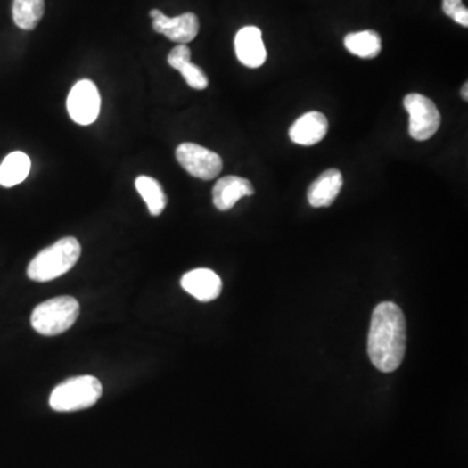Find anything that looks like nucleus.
<instances>
[{
    "label": "nucleus",
    "mask_w": 468,
    "mask_h": 468,
    "mask_svg": "<svg viewBox=\"0 0 468 468\" xmlns=\"http://www.w3.org/2000/svg\"><path fill=\"white\" fill-rule=\"evenodd\" d=\"M135 189L140 193L142 200L147 204L150 214L159 217L167 206V195L160 183L150 176H140L135 178Z\"/></svg>",
    "instance_id": "dca6fc26"
},
{
    "label": "nucleus",
    "mask_w": 468,
    "mask_h": 468,
    "mask_svg": "<svg viewBox=\"0 0 468 468\" xmlns=\"http://www.w3.org/2000/svg\"><path fill=\"white\" fill-rule=\"evenodd\" d=\"M102 384L90 374L65 380L53 390L50 406L59 413L85 410L92 407L102 396Z\"/></svg>",
    "instance_id": "20e7f679"
},
{
    "label": "nucleus",
    "mask_w": 468,
    "mask_h": 468,
    "mask_svg": "<svg viewBox=\"0 0 468 468\" xmlns=\"http://www.w3.org/2000/svg\"><path fill=\"white\" fill-rule=\"evenodd\" d=\"M234 48L238 61L245 67L259 68L267 61V50L259 28L245 27L238 30L235 34Z\"/></svg>",
    "instance_id": "1a4fd4ad"
},
{
    "label": "nucleus",
    "mask_w": 468,
    "mask_h": 468,
    "mask_svg": "<svg viewBox=\"0 0 468 468\" xmlns=\"http://www.w3.org/2000/svg\"><path fill=\"white\" fill-rule=\"evenodd\" d=\"M462 98L464 99V101H468V84L464 85V87H462Z\"/></svg>",
    "instance_id": "412c9836"
},
{
    "label": "nucleus",
    "mask_w": 468,
    "mask_h": 468,
    "mask_svg": "<svg viewBox=\"0 0 468 468\" xmlns=\"http://www.w3.org/2000/svg\"><path fill=\"white\" fill-rule=\"evenodd\" d=\"M152 19V29L163 34L169 41L178 45H186L194 41L200 33V20L192 12L183 13L176 17L164 15L160 10L150 11Z\"/></svg>",
    "instance_id": "6e6552de"
},
{
    "label": "nucleus",
    "mask_w": 468,
    "mask_h": 468,
    "mask_svg": "<svg viewBox=\"0 0 468 468\" xmlns=\"http://www.w3.org/2000/svg\"><path fill=\"white\" fill-rule=\"evenodd\" d=\"M70 119L79 125H90L98 119L101 95L90 79H81L70 90L67 99Z\"/></svg>",
    "instance_id": "0eeeda50"
},
{
    "label": "nucleus",
    "mask_w": 468,
    "mask_h": 468,
    "mask_svg": "<svg viewBox=\"0 0 468 468\" xmlns=\"http://www.w3.org/2000/svg\"><path fill=\"white\" fill-rule=\"evenodd\" d=\"M367 350L371 362L382 373H394L402 365L406 353V319L396 303L382 302L374 308Z\"/></svg>",
    "instance_id": "f257e3e1"
},
{
    "label": "nucleus",
    "mask_w": 468,
    "mask_h": 468,
    "mask_svg": "<svg viewBox=\"0 0 468 468\" xmlns=\"http://www.w3.org/2000/svg\"><path fill=\"white\" fill-rule=\"evenodd\" d=\"M346 50L362 59H374L382 53V37L374 30L357 31L345 37Z\"/></svg>",
    "instance_id": "2eb2a0df"
},
{
    "label": "nucleus",
    "mask_w": 468,
    "mask_h": 468,
    "mask_svg": "<svg viewBox=\"0 0 468 468\" xmlns=\"http://www.w3.org/2000/svg\"><path fill=\"white\" fill-rule=\"evenodd\" d=\"M178 72L181 73L186 84L189 85L192 89L204 90L209 86V78L204 75L202 68L198 65L193 64L192 62H187L184 65Z\"/></svg>",
    "instance_id": "a211bd4d"
},
{
    "label": "nucleus",
    "mask_w": 468,
    "mask_h": 468,
    "mask_svg": "<svg viewBox=\"0 0 468 468\" xmlns=\"http://www.w3.org/2000/svg\"><path fill=\"white\" fill-rule=\"evenodd\" d=\"M81 245L76 238L65 237L42 250L28 267V277L37 283L58 279L78 265Z\"/></svg>",
    "instance_id": "f03ea898"
},
{
    "label": "nucleus",
    "mask_w": 468,
    "mask_h": 468,
    "mask_svg": "<svg viewBox=\"0 0 468 468\" xmlns=\"http://www.w3.org/2000/svg\"><path fill=\"white\" fill-rule=\"evenodd\" d=\"M181 286L200 302H211L220 296L223 283L211 269L197 268L184 275Z\"/></svg>",
    "instance_id": "9d476101"
},
{
    "label": "nucleus",
    "mask_w": 468,
    "mask_h": 468,
    "mask_svg": "<svg viewBox=\"0 0 468 468\" xmlns=\"http://www.w3.org/2000/svg\"><path fill=\"white\" fill-rule=\"evenodd\" d=\"M190 61H192V51L186 45H178L168 55V64L177 70H180Z\"/></svg>",
    "instance_id": "aec40b11"
},
{
    "label": "nucleus",
    "mask_w": 468,
    "mask_h": 468,
    "mask_svg": "<svg viewBox=\"0 0 468 468\" xmlns=\"http://www.w3.org/2000/svg\"><path fill=\"white\" fill-rule=\"evenodd\" d=\"M442 10H444L445 15L453 19L456 24L464 28L468 27V10L464 7L462 0H444Z\"/></svg>",
    "instance_id": "6ab92c4d"
},
{
    "label": "nucleus",
    "mask_w": 468,
    "mask_h": 468,
    "mask_svg": "<svg viewBox=\"0 0 468 468\" xmlns=\"http://www.w3.org/2000/svg\"><path fill=\"white\" fill-rule=\"evenodd\" d=\"M44 15L45 0H13V21L20 29H36Z\"/></svg>",
    "instance_id": "f3484780"
},
{
    "label": "nucleus",
    "mask_w": 468,
    "mask_h": 468,
    "mask_svg": "<svg viewBox=\"0 0 468 468\" xmlns=\"http://www.w3.org/2000/svg\"><path fill=\"white\" fill-rule=\"evenodd\" d=\"M78 315L79 303L76 298H53L34 308L30 317L31 327L44 336H58L75 324Z\"/></svg>",
    "instance_id": "7ed1b4c3"
},
{
    "label": "nucleus",
    "mask_w": 468,
    "mask_h": 468,
    "mask_svg": "<svg viewBox=\"0 0 468 468\" xmlns=\"http://www.w3.org/2000/svg\"><path fill=\"white\" fill-rule=\"evenodd\" d=\"M176 159L190 176L201 180H214L223 169L220 155L192 142L181 144L176 149Z\"/></svg>",
    "instance_id": "423d86ee"
},
{
    "label": "nucleus",
    "mask_w": 468,
    "mask_h": 468,
    "mask_svg": "<svg viewBox=\"0 0 468 468\" xmlns=\"http://www.w3.org/2000/svg\"><path fill=\"white\" fill-rule=\"evenodd\" d=\"M342 185V173L339 169L333 168L323 172L308 187V203L315 209L331 206L339 197Z\"/></svg>",
    "instance_id": "ddd939ff"
},
{
    "label": "nucleus",
    "mask_w": 468,
    "mask_h": 468,
    "mask_svg": "<svg viewBox=\"0 0 468 468\" xmlns=\"http://www.w3.org/2000/svg\"><path fill=\"white\" fill-rule=\"evenodd\" d=\"M404 106L410 116L408 133L415 141H427L436 135L441 125V115L436 104L422 94L405 96Z\"/></svg>",
    "instance_id": "39448f33"
},
{
    "label": "nucleus",
    "mask_w": 468,
    "mask_h": 468,
    "mask_svg": "<svg viewBox=\"0 0 468 468\" xmlns=\"http://www.w3.org/2000/svg\"><path fill=\"white\" fill-rule=\"evenodd\" d=\"M328 129L327 118L322 112L311 111L294 121L289 129V137L300 146H312L324 140Z\"/></svg>",
    "instance_id": "9b49d317"
},
{
    "label": "nucleus",
    "mask_w": 468,
    "mask_h": 468,
    "mask_svg": "<svg viewBox=\"0 0 468 468\" xmlns=\"http://www.w3.org/2000/svg\"><path fill=\"white\" fill-rule=\"evenodd\" d=\"M255 189L248 178L240 176H226L212 189V202L218 211H229L243 197L254 194Z\"/></svg>",
    "instance_id": "f8f14e48"
},
{
    "label": "nucleus",
    "mask_w": 468,
    "mask_h": 468,
    "mask_svg": "<svg viewBox=\"0 0 468 468\" xmlns=\"http://www.w3.org/2000/svg\"><path fill=\"white\" fill-rule=\"evenodd\" d=\"M31 168L29 156L21 152H11L0 164V185L12 187L27 180Z\"/></svg>",
    "instance_id": "4468645a"
}]
</instances>
